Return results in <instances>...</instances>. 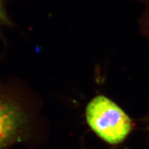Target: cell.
Instances as JSON below:
<instances>
[{
  "instance_id": "cell-3",
  "label": "cell",
  "mask_w": 149,
  "mask_h": 149,
  "mask_svg": "<svg viewBox=\"0 0 149 149\" xmlns=\"http://www.w3.org/2000/svg\"><path fill=\"white\" fill-rule=\"evenodd\" d=\"M9 21L6 15L5 11L3 6V0H0V25L8 23Z\"/></svg>"
},
{
  "instance_id": "cell-4",
  "label": "cell",
  "mask_w": 149,
  "mask_h": 149,
  "mask_svg": "<svg viewBox=\"0 0 149 149\" xmlns=\"http://www.w3.org/2000/svg\"><path fill=\"white\" fill-rule=\"evenodd\" d=\"M148 16H149V7L148 8Z\"/></svg>"
},
{
  "instance_id": "cell-5",
  "label": "cell",
  "mask_w": 149,
  "mask_h": 149,
  "mask_svg": "<svg viewBox=\"0 0 149 149\" xmlns=\"http://www.w3.org/2000/svg\"><path fill=\"white\" fill-rule=\"evenodd\" d=\"M148 128H149V120H148Z\"/></svg>"
},
{
  "instance_id": "cell-2",
  "label": "cell",
  "mask_w": 149,
  "mask_h": 149,
  "mask_svg": "<svg viewBox=\"0 0 149 149\" xmlns=\"http://www.w3.org/2000/svg\"><path fill=\"white\" fill-rule=\"evenodd\" d=\"M26 119L24 113L16 104L0 100V148L21 131Z\"/></svg>"
},
{
  "instance_id": "cell-1",
  "label": "cell",
  "mask_w": 149,
  "mask_h": 149,
  "mask_svg": "<svg viewBox=\"0 0 149 149\" xmlns=\"http://www.w3.org/2000/svg\"><path fill=\"white\" fill-rule=\"evenodd\" d=\"M86 117L92 130L111 145L122 143L133 127L128 114L105 96H97L88 104Z\"/></svg>"
}]
</instances>
